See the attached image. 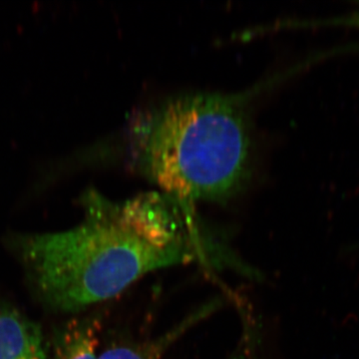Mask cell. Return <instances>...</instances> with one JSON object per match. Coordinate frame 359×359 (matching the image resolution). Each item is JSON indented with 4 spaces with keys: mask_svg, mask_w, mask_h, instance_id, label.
<instances>
[{
    "mask_svg": "<svg viewBox=\"0 0 359 359\" xmlns=\"http://www.w3.org/2000/svg\"><path fill=\"white\" fill-rule=\"evenodd\" d=\"M358 9L354 11L353 13L348 14V15L344 16V18H332V20H320L318 21V25L320 23H337V25H346L351 26H358L359 27V2L358 4Z\"/></svg>",
    "mask_w": 359,
    "mask_h": 359,
    "instance_id": "obj_6",
    "label": "cell"
},
{
    "mask_svg": "<svg viewBox=\"0 0 359 359\" xmlns=\"http://www.w3.org/2000/svg\"><path fill=\"white\" fill-rule=\"evenodd\" d=\"M214 249L188 209L154 194L122 204L91 201L76 228L18 244L37 294L62 311L113 299L158 269L209 261Z\"/></svg>",
    "mask_w": 359,
    "mask_h": 359,
    "instance_id": "obj_1",
    "label": "cell"
},
{
    "mask_svg": "<svg viewBox=\"0 0 359 359\" xmlns=\"http://www.w3.org/2000/svg\"><path fill=\"white\" fill-rule=\"evenodd\" d=\"M37 323L9 306L0 308V359H46Z\"/></svg>",
    "mask_w": 359,
    "mask_h": 359,
    "instance_id": "obj_3",
    "label": "cell"
},
{
    "mask_svg": "<svg viewBox=\"0 0 359 359\" xmlns=\"http://www.w3.org/2000/svg\"><path fill=\"white\" fill-rule=\"evenodd\" d=\"M217 306V302L208 304L199 311L191 313L176 327L168 330L166 334L155 339L111 346L104 353L99 354L98 359H163L167 351L182 335L197 325L201 320L207 318L216 309Z\"/></svg>",
    "mask_w": 359,
    "mask_h": 359,
    "instance_id": "obj_4",
    "label": "cell"
},
{
    "mask_svg": "<svg viewBox=\"0 0 359 359\" xmlns=\"http://www.w3.org/2000/svg\"><path fill=\"white\" fill-rule=\"evenodd\" d=\"M99 330L96 318L70 321L54 335L51 359H98Z\"/></svg>",
    "mask_w": 359,
    "mask_h": 359,
    "instance_id": "obj_5",
    "label": "cell"
},
{
    "mask_svg": "<svg viewBox=\"0 0 359 359\" xmlns=\"http://www.w3.org/2000/svg\"><path fill=\"white\" fill-rule=\"evenodd\" d=\"M138 145L144 173L183 205L228 199L248 175L247 114L233 97L198 94L164 104L149 116Z\"/></svg>",
    "mask_w": 359,
    "mask_h": 359,
    "instance_id": "obj_2",
    "label": "cell"
}]
</instances>
